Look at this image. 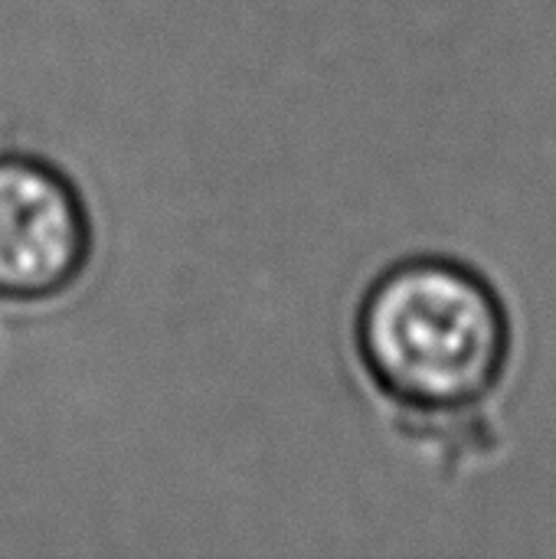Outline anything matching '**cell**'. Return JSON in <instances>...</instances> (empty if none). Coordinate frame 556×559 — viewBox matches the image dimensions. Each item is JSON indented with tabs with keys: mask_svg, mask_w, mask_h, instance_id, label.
I'll use <instances>...</instances> for the list:
<instances>
[{
	"mask_svg": "<svg viewBox=\"0 0 556 559\" xmlns=\"http://www.w3.org/2000/svg\"><path fill=\"white\" fill-rule=\"evenodd\" d=\"M88 252V210L69 177L33 157H0V298L62 295L85 272Z\"/></svg>",
	"mask_w": 556,
	"mask_h": 559,
	"instance_id": "obj_2",
	"label": "cell"
},
{
	"mask_svg": "<svg viewBox=\"0 0 556 559\" xmlns=\"http://www.w3.org/2000/svg\"><path fill=\"white\" fill-rule=\"evenodd\" d=\"M511 314L475 265L416 252L387 265L354 311V354L406 426L475 429L511 367Z\"/></svg>",
	"mask_w": 556,
	"mask_h": 559,
	"instance_id": "obj_1",
	"label": "cell"
}]
</instances>
